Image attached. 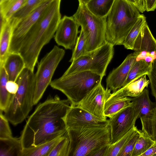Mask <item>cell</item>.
Wrapping results in <instances>:
<instances>
[{"label":"cell","instance_id":"cell-18","mask_svg":"<svg viewBox=\"0 0 156 156\" xmlns=\"http://www.w3.org/2000/svg\"><path fill=\"white\" fill-rule=\"evenodd\" d=\"M150 83V80L147 79L146 75H144L112 93L110 96L118 98L136 97L141 93Z\"/></svg>","mask_w":156,"mask_h":156},{"label":"cell","instance_id":"cell-28","mask_svg":"<svg viewBox=\"0 0 156 156\" xmlns=\"http://www.w3.org/2000/svg\"><path fill=\"white\" fill-rule=\"evenodd\" d=\"M8 81V76L3 66L0 65V110L2 112L7 108L12 95L6 88Z\"/></svg>","mask_w":156,"mask_h":156},{"label":"cell","instance_id":"cell-47","mask_svg":"<svg viewBox=\"0 0 156 156\" xmlns=\"http://www.w3.org/2000/svg\"><path fill=\"white\" fill-rule=\"evenodd\" d=\"M7 0H0V4Z\"/></svg>","mask_w":156,"mask_h":156},{"label":"cell","instance_id":"cell-24","mask_svg":"<svg viewBox=\"0 0 156 156\" xmlns=\"http://www.w3.org/2000/svg\"><path fill=\"white\" fill-rule=\"evenodd\" d=\"M62 136L58 137L36 147L23 149L21 156H48Z\"/></svg>","mask_w":156,"mask_h":156},{"label":"cell","instance_id":"cell-17","mask_svg":"<svg viewBox=\"0 0 156 156\" xmlns=\"http://www.w3.org/2000/svg\"><path fill=\"white\" fill-rule=\"evenodd\" d=\"M18 21L12 17L0 24V65H3L9 53V48L13 30Z\"/></svg>","mask_w":156,"mask_h":156},{"label":"cell","instance_id":"cell-41","mask_svg":"<svg viewBox=\"0 0 156 156\" xmlns=\"http://www.w3.org/2000/svg\"><path fill=\"white\" fill-rule=\"evenodd\" d=\"M156 154V142L141 156H154Z\"/></svg>","mask_w":156,"mask_h":156},{"label":"cell","instance_id":"cell-10","mask_svg":"<svg viewBox=\"0 0 156 156\" xmlns=\"http://www.w3.org/2000/svg\"><path fill=\"white\" fill-rule=\"evenodd\" d=\"M52 1L48 0L43 2L19 21L13 29L9 49V53H19L27 33Z\"/></svg>","mask_w":156,"mask_h":156},{"label":"cell","instance_id":"cell-33","mask_svg":"<svg viewBox=\"0 0 156 156\" xmlns=\"http://www.w3.org/2000/svg\"><path fill=\"white\" fill-rule=\"evenodd\" d=\"M48 0H27L22 7L12 17L19 21L23 19L35 9L43 2Z\"/></svg>","mask_w":156,"mask_h":156},{"label":"cell","instance_id":"cell-39","mask_svg":"<svg viewBox=\"0 0 156 156\" xmlns=\"http://www.w3.org/2000/svg\"><path fill=\"white\" fill-rule=\"evenodd\" d=\"M110 144L105 145L94 152L91 156H105Z\"/></svg>","mask_w":156,"mask_h":156},{"label":"cell","instance_id":"cell-22","mask_svg":"<svg viewBox=\"0 0 156 156\" xmlns=\"http://www.w3.org/2000/svg\"><path fill=\"white\" fill-rule=\"evenodd\" d=\"M23 149L20 138L0 139V156H21Z\"/></svg>","mask_w":156,"mask_h":156},{"label":"cell","instance_id":"cell-31","mask_svg":"<svg viewBox=\"0 0 156 156\" xmlns=\"http://www.w3.org/2000/svg\"><path fill=\"white\" fill-rule=\"evenodd\" d=\"M137 129L135 126L125 135L114 144H110L105 156H118L125 145Z\"/></svg>","mask_w":156,"mask_h":156},{"label":"cell","instance_id":"cell-25","mask_svg":"<svg viewBox=\"0 0 156 156\" xmlns=\"http://www.w3.org/2000/svg\"><path fill=\"white\" fill-rule=\"evenodd\" d=\"M115 0H89L86 4L89 10L96 16H107Z\"/></svg>","mask_w":156,"mask_h":156},{"label":"cell","instance_id":"cell-19","mask_svg":"<svg viewBox=\"0 0 156 156\" xmlns=\"http://www.w3.org/2000/svg\"><path fill=\"white\" fill-rule=\"evenodd\" d=\"M3 66L7 73L8 81L16 82L18 76L25 67V63L19 53H9Z\"/></svg>","mask_w":156,"mask_h":156},{"label":"cell","instance_id":"cell-5","mask_svg":"<svg viewBox=\"0 0 156 156\" xmlns=\"http://www.w3.org/2000/svg\"><path fill=\"white\" fill-rule=\"evenodd\" d=\"M16 82L19 88L16 93L12 94L9 103L4 111V115L14 126L22 122L32 109L35 91V74L25 67Z\"/></svg>","mask_w":156,"mask_h":156},{"label":"cell","instance_id":"cell-9","mask_svg":"<svg viewBox=\"0 0 156 156\" xmlns=\"http://www.w3.org/2000/svg\"><path fill=\"white\" fill-rule=\"evenodd\" d=\"M65 53L64 49L55 45L38 64L37 70L35 74L34 105L39 101L50 85L54 72Z\"/></svg>","mask_w":156,"mask_h":156},{"label":"cell","instance_id":"cell-29","mask_svg":"<svg viewBox=\"0 0 156 156\" xmlns=\"http://www.w3.org/2000/svg\"><path fill=\"white\" fill-rule=\"evenodd\" d=\"M146 22V17L144 15L141 14L127 35L122 45L125 48L133 50L135 41Z\"/></svg>","mask_w":156,"mask_h":156},{"label":"cell","instance_id":"cell-12","mask_svg":"<svg viewBox=\"0 0 156 156\" xmlns=\"http://www.w3.org/2000/svg\"><path fill=\"white\" fill-rule=\"evenodd\" d=\"M111 91L107 87L105 89L101 83L86 95L76 106L100 119L106 120L104 107L105 101L111 94Z\"/></svg>","mask_w":156,"mask_h":156},{"label":"cell","instance_id":"cell-44","mask_svg":"<svg viewBox=\"0 0 156 156\" xmlns=\"http://www.w3.org/2000/svg\"><path fill=\"white\" fill-rule=\"evenodd\" d=\"M89 1V0H80L79 2L81 3L86 5Z\"/></svg>","mask_w":156,"mask_h":156},{"label":"cell","instance_id":"cell-37","mask_svg":"<svg viewBox=\"0 0 156 156\" xmlns=\"http://www.w3.org/2000/svg\"><path fill=\"white\" fill-rule=\"evenodd\" d=\"M147 76L150 80L152 94L156 100V67L153 63L151 70Z\"/></svg>","mask_w":156,"mask_h":156},{"label":"cell","instance_id":"cell-23","mask_svg":"<svg viewBox=\"0 0 156 156\" xmlns=\"http://www.w3.org/2000/svg\"><path fill=\"white\" fill-rule=\"evenodd\" d=\"M152 65V63H147L143 60H135L123 87L144 75L149 74L151 70Z\"/></svg>","mask_w":156,"mask_h":156},{"label":"cell","instance_id":"cell-6","mask_svg":"<svg viewBox=\"0 0 156 156\" xmlns=\"http://www.w3.org/2000/svg\"><path fill=\"white\" fill-rule=\"evenodd\" d=\"M102 78L89 71L80 72L51 81L50 85L64 94L71 105L76 106L89 92L101 83Z\"/></svg>","mask_w":156,"mask_h":156},{"label":"cell","instance_id":"cell-3","mask_svg":"<svg viewBox=\"0 0 156 156\" xmlns=\"http://www.w3.org/2000/svg\"><path fill=\"white\" fill-rule=\"evenodd\" d=\"M141 14L126 0H115L107 17L106 40L113 46L122 45Z\"/></svg>","mask_w":156,"mask_h":156},{"label":"cell","instance_id":"cell-40","mask_svg":"<svg viewBox=\"0 0 156 156\" xmlns=\"http://www.w3.org/2000/svg\"><path fill=\"white\" fill-rule=\"evenodd\" d=\"M146 11H154L156 9V0H145Z\"/></svg>","mask_w":156,"mask_h":156},{"label":"cell","instance_id":"cell-43","mask_svg":"<svg viewBox=\"0 0 156 156\" xmlns=\"http://www.w3.org/2000/svg\"><path fill=\"white\" fill-rule=\"evenodd\" d=\"M129 2L133 4V5L137 7V5L135 0H126Z\"/></svg>","mask_w":156,"mask_h":156},{"label":"cell","instance_id":"cell-32","mask_svg":"<svg viewBox=\"0 0 156 156\" xmlns=\"http://www.w3.org/2000/svg\"><path fill=\"white\" fill-rule=\"evenodd\" d=\"M69 143L67 132L56 144L48 156H68Z\"/></svg>","mask_w":156,"mask_h":156},{"label":"cell","instance_id":"cell-20","mask_svg":"<svg viewBox=\"0 0 156 156\" xmlns=\"http://www.w3.org/2000/svg\"><path fill=\"white\" fill-rule=\"evenodd\" d=\"M131 105L139 119L148 114L156 106V103L151 100L149 91L145 88L139 95L132 98Z\"/></svg>","mask_w":156,"mask_h":156},{"label":"cell","instance_id":"cell-45","mask_svg":"<svg viewBox=\"0 0 156 156\" xmlns=\"http://www.w3.org/2000/svg\"><path fill=\"white\" fill-rule=\"evenodd\" d=\"M135 1L136 2V4L137 5V7L136 8L138 9V5L139 4L140 0H135Z\"/></svg>","mask_w":156,"mask_h":156},{"label":"cell","instance_id":"cell-30","mask_svg":"<svg viewBox=\"0 0 156 156\" xmlns=\"http://www.w3.org/2000/svg\"><path fill=\"white\" fill-rule=\"evenodd\" d=\"M140 136L137 140L131 156H141L155 143L141 130H140Z\"/></svg>","mask_w":156,"mask_h":156},{"label":"cell","instance_id":"cell-4","mask_svg":"<svg viewBox=\"0 0 156 156\" xmlns=\"http://www.w3.org/2000/svg\"><path fill=\"white\" fill-rule=\"evenodd\" d=\"M69 139L68 156H91L101 147L110 144L109 124L67 129Z\"/></svg>","mask_w":156,"mask_h":156},{"label":"cell","instance_id":"cell-38","mask_svg":"<svg viewBox=\"0 0 156 156\" xmlns=\"http://www.w3.org/2000/svg\"><path fill=\"white\" fill-rule=\"evenodd\" d=\"M19 88L18 84L16 82L8 81L6 84V88L8 92L12 94L17 92Z\"/></svg>","mask_w":156,"mask_h":156},{"label":"cell","instance_id":"cell-1","mask_svg":"<svg viewBox=\"0 0 156 156\" xmlns=\"http://www.w3.org/2000/svg\"><path fill=\"white\" fill-rule=\"evenodd\" d=\"M70 101L57 95L39 104L29 116L20 137L23 149L37 146L64 135L67 132L64 118Z\"/></svg>","mask_w":156,"mask_h":156},{"label":"cell","instance_id":"cell-26","mask_svg":"<svg viewBox=\"0 0 156 156\" xmlns=\"http://www.w3.org/2000/svg\"><path fill=\"white\" fill-rule=\"evenodd\" d=\"M140 119L141 131L156 142V106L148 114Z\"/></svg>","mask_w":156,"mask_h":156},{"label":"cell","instance_id":"cell-8","mask_svg":"<svg viewBox=\"0 0 156 156\" xmlns=\"http://www.w3.org/2000/svg\"><path fill=\"white\" fill-rule=\"evenodd\" d=\"M114 46L107 42L100 47L87 52L73 61L62 76L89 71L103 78L105 75L107 67L113 57Z\"/></svg>","mask_w":156,"mask_h":156},{"label":"cell","instance_id":"cell-46","mask_svg":"<svg viewBox=\"0 0 156 156\" xmlns=\"http://www.w3.org/2000/svg\"><path fill=\"white\" fill-rule=\"evenodd\" d=\"M153 64L156 67V59L154 61Z\"/></svg>","mask_w":156,"mask_h":156},{"label":"cell","instance_id":"cell-2","mask_svg":"<svg viewBox=\"0 0 156 156\" xmlns=\"http://www.w3.org/2000/svg\"><path fill=\"white\" fill-rule=\"evenodd\" d=\"M61 0H53L36 23L26 35L19 53L22 57L25 67L34 72L43 47L54 37L61 19Z\"/></svg>","mask_w":156,"mask_h":156},{"label":"cell","instance_id":"cell-14","mask_svg":"<svg viewBox=\"0 0 156 156\" xmlns=\"http://www.w3.org/2000/svg\"><path fill=\"white\" fill-rule=\"evenodd\" d=\"M79 26L73 16H64L59 21L54 36L57 44L66 49H73L80 32Z\"/></svg>","mask_w":156,"mask_h":156},{"label":"cell","instance_id":"cell-16","mask_svg":"<svg viewBox=\"0 0 156 156\" xmlns=\"http://www.w3.org/2000/svg\"><path fill=\"white\" fill-rule=\"evenodd\" d=\"M139 54L135 51L128 55L122 62L114 69L106 79L107 88L114 92L122 87L127 77L131 68Z\"/></svg>","mask_w":156,"mask_h":156},{"label":"cell","instance_id":"cell-42","mask_svg":"<svg viewBox=\"0 0 156 156\" xmlns=\"http://www.w3.org/2000/svg\"><path fill=\"white\" fill-rule=\"evenodd\" d=\"M138 9L142 13L146 11L145 0H140Z\"/></svg>","mask_w":156,"mask_h":156},{"label":"cell","instance_id":"cell-36","mask_svg":"<svg viewBox=\"0 0 156 156\" xmlns=\"http://www.w3.org/2000/svg\"><path fill=\"white\" fill-rule=\"evenodd\" d=\"M0 110V139H7L12 137V133L9 123V120Z\"/></svg>","mask_w":156,"mask_h":156},{"label":"cell","instance_id":"cell-49","mask_svg":"<svg viewBox=\"0 0 156 156\" xmlns=\"http://www.w3.org/2000/svg\"><path fill=\"white\" fill-rule=\"evenodd\" d=\"M80 0H78L79 1V2L80 1Z\"/></svg>","mask_w":156,"mask_h":156},{"label":"cell","instance_id":"cell-35","mask_svg":"<svg viewBox=\"0 0 156 156\" xmlns=\"http://www.w3.org/2000/svg\"><path fill=\"white\" fill-rule=\"evenodd\" d=\"M137 128L126 142L118 156H131L136 143L140 136Z\"/></svg>","mask_w":156,"mask_h":156},{"label":"cell","instance_id":"cell-11","mask_svg":"<svg viewBox=\"0 0 156 156\" xmlns=\"http://www.w3.org/2000/svg\"><path fill=\"white\" fill-rule=\"evenodd\" d=\"M137 119L138 115L131 104L109 118L108 121L110 130V144L118 141L135 126Z\"/></svg>","mask_w":156,"mask_h":156},{"label":"cell","instance_id":"cell-48","mask_svg":"<svg viewBox=\"0 0 156 156\" xmlns=\"http://www.w3.org/2000/svg\"><path fill=\"white\" fill-rule=\"evenodd\" d=\"M154 156H156V154L155 155H154Z\"/></svg>","mask_w":156,"mask_h":156},{"label":"cell","instance_id":"cell-15","mask_svg":"<svg viewBox=\"0 0 156 156\" xmlns=\"http://www.w3.org/2000/svg\"><path fill=\"white\" fill-rule=\"evenodd\" d=\"M133 50L139 53L136 61L143 60L147 63H153L156 59V40L146 22L135 41Z\"/></svg>","mask_w":156,"mask_h":156},{"label":"cell","instance_id":"cell-7","mask_svg":"<svg viewBox=\"0 0 156 156\" xmlns=\"http://www.w3.org/2000/svg\"><path fill=\"white\" fill-rule=\"evenodd\" d=\"M81 27L86 40L87 52L105 44L107 16H96L87 9L86 5L79 3L78 9L73 16Z\"/></svg>","mask_w":156,"mask_h":156},{"label":"cell","instance_id":"cell-21","mask_svg":"<svg viewBox=\"0 0 156 156\" xmlns=\"http://www.w3.org/2000/svg\"><path fill=\"white\" fill-rule=\"evenodd\" d=\"M132 98H118L110 96L105 102L104 115L107 117L111 118L121 110L131 105Z\"/></svg>","mask_w":156,"mask_h":156},{"label":"cell","instance_id":"cell-13","mask_svg":"<svg viewBox=\"0 0 156 156\" xmlns=\"http://www.w3.org/2000/svg\"><path fill=\"white\" fill-rule=\"evenodd\" d=\"M67 130L83 126H103L108 124V120L100 119L77 106L71 105L64 117Z\"/></svg>","mask_w":156,"mask_h":156},{"label":"cell","instance_id":"cell-34","mask_svg":"<svg viewBox=\"0 0 156 156\" xmlns=\"http://www.w3.org/2000/svg\"><path fill=\"white\" fill-rule=\"evenodd\" d=\"M86 40L82 30L81 29L80 34L78 37L75 47L73 49L71 57L69 62H72L80 57L87 53Z\"/></svg>","mask_w":156,"mask_h":156},{"label":"cell","instance_id":"cell-27","mask_svg":"<svg viewBox=\"0 0 156 156\" xmlns=\"http://www.w3.org/2000/svg\"><path fill=\"white\" fill-rule=\"evenodd\" d=\"M27 0H7L0 4L1 18L8 21L23 5Z\"/></svg>","mask_w":156,"mask_h":156}]
</instances>
